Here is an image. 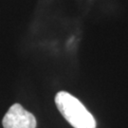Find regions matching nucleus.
I'll use <instances>...</instances> for the list:
<instances>
[{"label": "nucleus", "instance_id": "obj_1", "mask_svg": "<svg viewBox=\"0 0 128 128\" xmlns=\"http://www.w3.org/2000/svg\"><path fill=\"white\" fill-rule=\"evenodd\" d=\"M55 104L60 113L74 128H96V120L91 113L68 92H58Z\"/></svg>", "mask_w": 128, "mask_h": 128}, {"label": "nucleus", "instance_id": "obj_2", "mask_svg": "<svg viewBox=\"0 0 128 128\" xmlns=\"http://www.w3.org/2000/svg\"><path fill=\"white\" fill-rule=\"evenodd\" d=\"M2 124L4 128H36V119L21 104H14L4 116Z\"/></svg>", "mask_w": 128, "mask_h": 128}]
</instances>
